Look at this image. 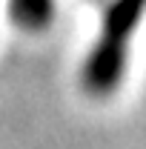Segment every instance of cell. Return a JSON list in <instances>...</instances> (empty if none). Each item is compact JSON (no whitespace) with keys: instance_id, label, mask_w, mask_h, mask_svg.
<instances>
[{"instance_id":"1","label":"cell","mask_w":146,"mask_h":149,"mask_svg":"<svg viewBox=\"0 0 146 149\" xmlns=\"http://www.w3.org/2000/svg\"><path fill=\"white\" fill-rule=\"evenodd\" d=\"M143 9H146V0H115V3L109 6V12H106L103 35H100V40H97V46L126 55L129 35L135 32V26H138Z\"/></svg>"},{"instance_id":"2","label":"cell","mask_w":146,"mask_h":149,"mask_svg":"<svg viewBox=\"0 0 146 149\" xmlns=\"http://www.w3.org/2000/svg\"><path fill=\"white\" fill-rule=\"evenodd\" d=\"M52 0H12V15L17 20V26L23 29H43L52 20Z\"/></svg>"}]
</instances>
